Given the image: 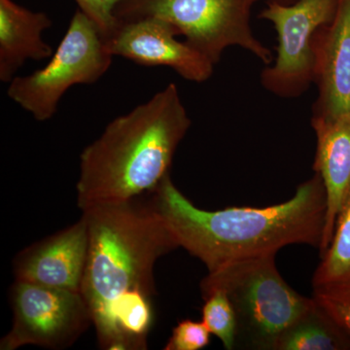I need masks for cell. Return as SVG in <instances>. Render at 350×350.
<instances>
[{
  "instance_id": "1",
  "label": "cell",
  "mask_w": 350,
  "mask_h": 350,
  "mask_svg": "<svg viewBox=\"0 0 350 350\" xmlns=\"http://www.w3.org/2000/svg\"><path fill=\"white\" fill-rule=\"evenodd\" d=\"M89 234L81 294L98 347L144 350L153 323L154 268L179 247L144 196L82 211Z\"/></svg>"
},
{
  "instance_id": "2",
  "label": "cell",
  "mask_w": 350,
  "mask_h": 350,
  "mask_svg": "<svg viewBox=\"0 0 350 350\" xmlns=\"http://www.w3.org/2000/svg\"><path fill=\"white\" fill-rule=\"evenodd\" d=\"M179 247L206 267L208 273L231 262L278 254L293 244L320 248L327 200L319 174L301 183L293 197L268 207L199 208L182 194L167 174L144 195Z\"/></svg>"
},
{
  "instance_id": "3",
  "label": "cell",
  "mask_w": 350,
  "mask_h": 350,
  "mask_svg": "<svg viewBox=\"0 0 350 350\" xmlns=\"http://www.w3.org/2000/svg\"><path fill=\"white\" fill-rule=\"evenodd\" d=\"M191 125L174 83L112 120L80 155L78 207L85 211L150 192L170 174L177 147Z\"/></svg>"
},
{
  "instance_id": "4",
  "label": "cell",
  "mask_w": 350,
  "mask_h": 350,
  "mask_svg": "<svg viewBox=\"0 0 350 350\" xmlns=\"http://www.w3.org/2000/svg\"><path fill=\"white\" fill-rule=\"evenodd\" d=\"M275 254L225 265L207 273L202 299L224 292L236 312V349L275 350L288 327L312 305L290 286L276 268Z\"/></svg>"
},
{
  "instance_id": "5",
  "label": "cell",
  "mask_w": 350,
  "mask_h": 350,
  "mask_svg": "<svg viewBox=\"0 0 350 350\" xmlns=\"http://www.w3.org/2000/svg\"><path fill=\"white\" fill-rule=\"evenodd\" d=\"M252 4V0H123L115 16L122 21L144 17L167 21L214 66L232 46L248 51L269 66L273 53L251 29Z\"/></svg>"
},
{
  "instance_id": "6",
  "label": "cell",
  "mask_w": 350,
  "mask_h": 350,
  "mask_svg": "<svg viewBox=\"0 0 350 350\" xmlns=\"http://www.w3.org/2000/svg\"><path fill=\"white\" fill-rule=\"evenodd\" d=\"M112 59L98 27L79 9L49 63L31 75L15 76L7 94L36 121H47L68 89L98 81Z\"/></svg>"
},
{
  "instance_id": "7",
  "label": "cell",
  "mask_w": 350,
  "mask_h": 350,
  "mask_svg": "<svg viewBox=\"0 0 350 350\" xmlns=\"http://www.w3.org/2000/svg\"><path fill=\"white\" fill-rule=\"evenodd\" d=\"M13 324L0 340V349L25 345L49 349L71 347L93 325L80 292L16 280L11 287Z\"/></svg>"
},
{
  "instance_id": "8",
  "label": "cell",
  "mask_w": 350,
  "mask_h": 350,
  "mask_svg": "<svg viewBox=\"0 0 350 350\" xmlns=\"http://www.w3.org/2000/svg\"><path fill=\"white\" fill-rule=\"evenodd\" d=\"M338 0H297L291 4L269 0L260 13L278 33L275 63L262 69L265 89L280 98L305 93L313 83L312 38L321 25L333 20Z\"/></svg>"
},
{
  "instance_id": "9",
  "label": "cell",
  "mask_w": 350,
  "mask_h": 350,
  "mask_svg": "<svg viewBox=\"0 0 350 350\" xmlns=\"http://www.w3.org/2000/svg\"><path fill=\"white\" fill-rule=\"evenodd\" d=\"M179 32L158 17L122 21L105 46L110 54L144 66H167L188 81H207L214 64L186 41L177 40Z\"/></svg>"
},
{
  "instance_id": "10",
  "label": "cell",
  "mask_w": 350,
  "mask_h": 350,
  "mask_svg": "<svg viewBox=\"0 0 350 350\" xmlns=\"http://www.w3.org/2000/svg\"><path fill=\"white\" fill-rule=\"evenodd\" d=\"M89 248L86 220L27 246L13 261L16 280L80 292Z\"/></svg>"
},
{
  "instance_id": "11",
  "label": "cell",
  "mask_w": 350,
  "mask_h": 350,
  "mask_svg": "<svg viewBox=\"0 0 350 350\" xmlns=\"http://www.w3.org/2000/svg\"><path fill=\"white\" fill-rule=\"evenodd\" d=\"M312 51L313 83L319 89L313 116L350 112V0H338L333 20L315 31Z\"/></svg>"
},
{
  "instance_id": "12",
  "label": "cell",
  "mask_w": 350,
  "mask_h": 350,
  "mask_svg": "<svg viewBox=\"0 0 350 350\" xmlns=\"http://www.w3.org/2000/svg\"><path fill=\"white\" fill-rule=\"evenodd\" d=\"M317 135L313 170L326 192L325 228L320 256L331 243L338 213L350 194V112L334 117L312 116Z\"/></svg>"
},
{
  "instance_id": "13",
  "label": "cell",
  "mask_w": 350,
  "mask_h": 350,
  "mask_svg": "<svg viewBox=\"0 0 350 350\" xmlns=\"http://www.w3.org/2000/svg\"><path fill=\"white\" fill-rule=\"evenodd\" d=\"M52 27L47 14L33 12L13 0H0V80L10 83L27 59L53 55L42 33Z\"/></svg>"
},
{
  "instance_id": "14",
  "label": "cell",
  "mask_w": 350,
  "mask_h": 350,
  "mask_svg": "<svg viewBox=\"0 0 350 350\" xmlns=\"http://www.w3.org/2000/svg\"><path fill=\"white\" fill-rule=\"evenodd\" d=\"M275 350H350V338L312 297V305L284 331Z\"/></svg>"
},
{
  "instance_id": "15",
  "label": "cell",
  "mask_w": 350,
  "mask_h": 350,
  "mask_svg": "<svg viewBox=\"0 0 350 350\" xmlns=\"http://www.w3.org/2000/svg\"><path fill=\"white\" fill-rule=\"evenodd\" d=\"M350 283V194L338 213L331 243L312 278L313 290Z\"/></svg>"
},
{
  "instance_id": "16",
  "label": "cell",
  "mask_w": 350,
  "mask_h": 350,
  "mask_svg": "<svg viewBox=\"0 0 350 350\" xmlns=\"http://www.w3.org/2000/svg\"><path fill=\"white\" fill-rule=\"evenodd\" d=\"M202 323L211 335L215 336L227 350L236 349L237 323L236 312L232 303L224 292H213L204 298Z\"/></svg>"
},
{
  "instance_id": "17",
  "label": "cell",
  "mask_w": 350,
  "mask_h": 350,
  "mask_svg": "<svg viewBox=\"0 0 350 350\" xmlns=\"http://www.w3.org/2000/svg\"><path fill=\"white\" fill-rule=\"evenodd\" d=\"M313 299L337 322L350 338V283L314 290Z\"/></svg>"
},
{
  "instance_id": "18",
  "label": "cell",
  "mask_w": 350,
  "mask_h": 350,
  "mask_svg": "<svg viewBox=\"0 0 350 350\" xmlns=\"http://www.w3.org/2000/svg\"><path fill=\"white\" fill-rule=\"evenodd\" d=\"M211 335L202 321L183 320L172 330L165 350H200L211 342Z\"/></svg>"
},
{
  "instance_id": "19",
  "label": "cell",
  "mask_w": 350,
  "mask_h": 350,
  "mask_svg": "<svg viewBox=\"0 0 350 350\" xmlns=\"http://www.w3.org/2000/svg\"><path fill=\"white\" fill-rule=\"evenodd\" d=\"M80 10L98 27L103 40L109 38L119 25L115 9L123 0H75Z\"/></svg>"
},
{
  "instance_id": "20",
  "label": "cell",
  "mask_w": 350,
  "mask_h": 350,
  "mask_svg": "<svg viewBox=\"0 0 350 350\" xmlns=\"http://www.w3.org/2000/svg\"><path fill=\"white\" fill-rule=\"evenodd\" d=\"M259 1V0H252L253 3H255V2ZM273 1H278L280 2V3H284V4H291L294 3V2H296L297 0H273Z\"/></svg>"
}]
</instances>
